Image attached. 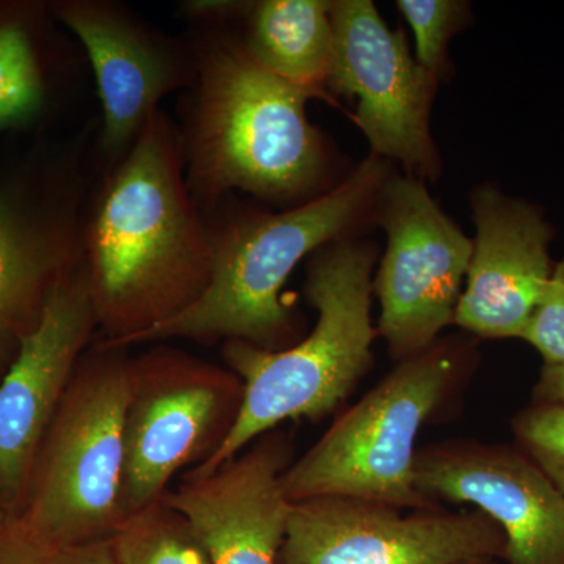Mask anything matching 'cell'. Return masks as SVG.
<instances>
[{
	"mask_svg": "<svg viewBox=\"0 0 564 564\" xmlns=\"http://www.w3.org/2000/svg\"><path fill=\"white\" fill-rule=\"evenodd\" d=\"M82 254L104 343L135 345L209 288V223L188 191L181 129L162 109L84 210Z\"/></svg>",
	"mask_w": 564,
	"mask_h": 564,
	"instance_id": "obj_1",
	"label": "cell"
},
{
	"mask_svg": "<svg viewBox=\"0 0 564 564\" xmlns=\"http://www.w3.org/2000/svg\"><path fill=\"white\" fill-rule=\"evenodd\" d=\"M192 47L196 82L181 132L203 214L236 191L292 207L332 191V152L306 113L314 96L263 69L218 25Z\"/></svg>",
	"mask_w": 564,
	"mask_h": 564,
	"instance_id": "obj_2",
	"label": "cell"
},
{
	"mask_svg": "<svg viewBox=\"0 0 564 564\" xmlns=\"http://www.w3.org/2000/svg\"><path fill=\"white\" fill-rule=\"evenodd\" d=\"M392 173L388 161L372 154L332 191L291 209L218 204L206 214L214 252L209 288L187 311L137 344L188 339L239 340L269 351L292 347L299 322L282 289L304 258L355 239V232L377 220Z\"/></svg>",
	"mask_w": 564,
	"mask_h": 564,
	"instance_id": "obj_3",
	"label": "cell"
},
{
	"mask_svg": "<svg viewBox=\"0 0 564 564\" xmlns=\"http://www.w3.org/2000/svg\"><path fill=\"white\" fill-rule=\"evenodd\" d=\"M377 252L373 243L345 239L311 256L304 293L318 317L300 343L280 351L223 344V361L243 381L242 408L217 454L184 478L215 473L280 423L318 421L350 395L372 366L378 336L370 317Z\"/></svg>",
	"mask_w": 564,
	"mask_h": 564,
	"instance_id": "obj_4",
	"label": "cell"
},
{
	"mask_svg": "<svg viewBox=\"0 0 564 564\" xmlns=\"http://www.w3.org/2000/svg\"><path fill=\"white\" fill-rule=\"evenodd\" d=\"M128 350L98 340L84 352L33 463L20 514L68 547L109 541L122 522Z\"/></svg>",
	"mask_w": 564,
	"mask_h": 564,
	"instance_id": "obj_5",
	"label": "cell"
},
{
	"mask_svg": "<svg viewBox=\"0 0 564 564\" xmlns=\"http://www.w3.org/2000/svg\"><path fill=\"white\" fill-rule=\"evenodd\" d=\"M464 347L437 340L404 359L345 411L281 475L289 502L350 497L389 507L433 510L415 488V441L462 380Z\"/></svg>",
	"mask_w": 564,
	"mask_h": 564,
	"instance_id": "obj_6",
	"label": "cell"
},
{
	"mask_svg": "<svg viewBox=\"0 0 564 564\" xmlns=\"http://www.w3.org/2000/svg\"><path fill=\"white\" fill-rule=\"evenodd\" d=\"M242 400L243 381L228 367L166 345L132 356L122 521L159 502L174 475L217 454Z\"/></svg>",
	"mask_w": 564,
	"mask_h": 564,
	"instance_id": "obj_7",
	"label": "cell"
},
{
	"mask_svg": "<svg viewBox=\"0 0 564 564\" xmlns=\"http://www.w3.org/2000/svg\"><path fill=\"white\" fill-rule=\"evenodd\" d=\"M388 247L373 280L378 336L397 361L422 355L455 323L473 240L434 202L425 184L393 172L378 204Z\"/></svg>",
	"mask_w": 564,
	"mask_h": 564,
	"instance_id": "obj_8",
	"label": "cell"
},
{
	"mask_svg": "<svg viewBox=\"0 0 564 564\" xmlns=\"http://www.w3.org/2000/svg\"><path fill=\"white\" fill-rule=\"evenodd\" d=\"M334 58L328 88L358 99L355 121L372 154L425 182L441 174L430 113L440 77L422 68L403 31H391L370 0L329 2Z\"/></svg>",
	"mask_w": 564,
	"mask_h": 564,
	"instance_id": "obj_9",
	"label": "cell"
},
{
	"mask_svg": "<svg viewBox=\"0 0 564 564\" xmlns=\"http://www.w3.org/2000/svg\"><path fill=\"white\" fill-rule=\"evenodd\" d=\"M505 536L481 511L403 514L389 505L318 497L291 505L278 564H464L502 560Z\"/></svg>",
	"mask_w": 564,
	"mask_h": 564,
	"instance_id": "obj_10",
	"label": "cell"
},
{
	"mask_svg": "<svg viewBox=\"0 0 564 564\" xmlns=\"http://www.w3.org/2000/svg\"><path fill=\"white\" fill-rule=\"evenodd\" d=\"M74 169L31 163L0 181V380L57 282L84 261Z\"/></svg>",
	"mask_w": 564,
	"mask_h": 564,
	"instance_id": "obj_11",
	"label": "cell"
},
{
	"mask_svg": "<svg viewBox=\"0 0 564 564\" xmlns=\"http://www.w3.org/2000/svg\"><path fill=\"white\" fill-rule=\"evenodd\" d=\"M54 11L91 63L102 107L99 151L111 170L161 110L163 98L195 87L193 47L154 31L133 11L109 0H63Z\"/></svg>",
	"mask_w": 564,
	"mask_h": 564,
	"instance_id": "obj_12",
	"label": "cell"
},
{
	"mask_svg": "<svg viewBox=\"0 0 564 564\" xmlns=\"http://www.w3.org/2000/svg\"><path fill=\"white\" fill-rule=\"evenodd\" d=\"M98 329L84 261L55 285L0 380V511L21 513L33 463Z\"/></svg>",
	"mask_w": 564,
	"mask_h": 564,
	"instance_id": "obj_13",
	"label": "cell"
},
{
	"mask_svg": "<svg viewBox=\"0 0 564 564\" xmlns=\"http://www.w3.org/2000/svg\"><path fill=\"white\" fill-rule=\"evenodd\" d=\"M415 488L433 505H475L503 532L505 564H564V496L518 447L454 441L415 455Z\"/></svg>",
	"mask_w": 564,
	"mask_h": 564,
	"instance_id": "obj_14",
	"label": "cell"
},
{
	"mask_svg": "<svg viewBox=\"0 0 564 564\" xmlns=\"http://www.w3.org/2000/svg\"><path fill=\"white\" fill-rule=\"evenodd\" d=\"M475 240L455 325L484 339H521L552 276L554 229L543 212L481 185L470 196Z\"/></svg>",
	"mask_w": 564,
	"mask_h": 564,
	"instance_id": "obj_15",
	"label": "cell"
},
{
	"mask_svg": "<svg viewBox=\"0 0 564 564\" xmlns=\"http://www.w3.org/2000/svg\"><path fill=\"white\" fill-rule=\"evenodd\" d=\"M292 444L270 432L204 477L184 478L165 494L188 519L214 564H278L291 505L281 475Z\"/></svg>",
	"mask_w": 564,
	"mask_h": 564,
	"instance_id": "obj_16",
	"label": "cell"
},
{
	"mask_svg": "<svg viewBox=\"0 0 564 564\" xmlns=\"http://www.w3.org/2000/svg\"><path fill=\"white\" fill-rule=\"evenodd\" d=\"M240 20L245 29L239 40L252 61L314 98H325L334 58L329 2H247Z\"/></svg>",
	"mask_w": 564,
	"mask_h": 564,
	"instance_id": "obj_17",
	"label": "cell"
},
{
	"mask_svg": "<svg viewBox=\"0 0 564 564\" xmlns=\"http://www.w3.org/2000/svg\"><path fill=\"white\" fill-rule=\"evenodd\" d=\"M46 104V79L31 24L21 10L0 11V133L33 124Z\"/></svg>",
	"mask_w": 564,
	"mask_h": 564,
	"instance_id": "obj_18",
	"label": "cell"
},
{
	"mask_svg": "<svg viewBox=\"0 0 564 564\" xmlns=\"http://www.w3.org/2000/svg\"><path fill=\"white\" fill-rule=\"evenodd\" d=\"M109 543L120 564H214L188 519L165 496L126 518Z\"/></svg>",
	"mask_w": 564,
	"mask_h": 564,
	"instance_id": "obj_19",
	"label": "cell"
},
{
	"mask_svg": "<svg viewBox=\"0 0 564 564\" xmlns=\"http://www.w3.org/2000/svg\"><path fill=\"white\" fill-rule=\"evenodd\" d=\"M400 13L415 39V62L440 77L447 62L448 41L470 20L469 3L458 0H399Z\"/></svg>",
	"mask_w": 564,
	"mask_h": 564,
	"instance_id": "obj_20",
	"label": "cell"
},
{
	"mask_svg": "<svg viewBox=\"0 0 564 564\" xmlns=\"http://www.w3.org/2000/svg\"><path fill=\"white\" fill-rule=\"evenodd\" d=\"M516 447L552 481L564 496V404L533 402L513 421Z\"/></svg>",
	"mask_w": 564,
	"mask_h": 564,
	"instance_id": "obj_21",
	"label": "cell"
},
{
	"mask_svg": "<svg viewBox=\"0 0 564 564\" xmlns=\"http://www.w3.org/2000/svg\"><path fill=\"white\" fill-rule=\"evenodd\" d=\"M79 549L44 536L21 514L0 511V564H77Z\"/></svg>",
	"mask_w": 564,
	"mask_h": 564,
	"instance_id": "obj_22",
	"label": "cell"
},
{
	"mask_svg": "<svg viewBox=\"0 0 564 564\" xmlns=\"http://www.w3.org/2000/svg\"><path fill=\"white\" fill-rule=\"evenodd\" d=\"M521 339L540 352L543 364H564V259L552 270Z\"/></svg>",
	"mask_w": 564,
	"mask_h": 564,
	"instance_id": "obj_23",
	"label": "cell"
},
{
	"mask_svg": "<svg viewBox=\"0 0 564 564\" xmlns=\"http://www.w3.org/2000/svg\"><path fill=\"white\" fill-rule=\"evenodd\" d=\"M533 402L564 404V364H543L534 384Z\"/></svg>",
	"mask_w": 564,
	"mask_h": 564,
	"instance_id": "obj_24",
	"label": "cell"
},
{
	"mask_svg": "<svg viewBox=\"0 0 564 564\" xmlns=\"http://www.w3.org/2000/svg\"><path fill=\"white\" fill-rule=\"evenodd\" d=\"M77 564H120V562L111 551L109 541H99V543L79 547Z\"/></svg>",
	"mask_w": 564,
	"mask_h": 564,
	"instance_id": "obj_25",
	"label": "cell"
},
{
	"mask_svg": "<svg viewBox=\"0 0 564 564\" xmlns=\"http://www.w3.org/2000/svg\"><path fill=\"white\" fill-rule=\"evenodd\" d=\"M464 564H497V562H494V560H475V562Z\"/></svg>",
	"mask_w": 564,
	"mask_h": 564,
	"instance_id": "obj_26",
	"label": "cell"
}]
</instances>
